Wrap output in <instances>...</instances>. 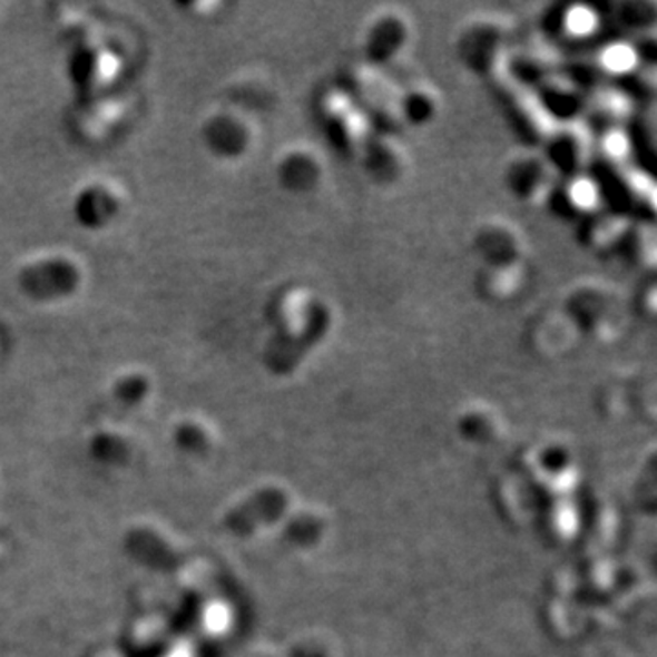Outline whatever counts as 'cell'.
<instances>
[{"label": "cell", "instance_id": "3957f363", "mask_svg": "<svg viewBox=\"0 0 657 657\" xmlns=\"http://www.w3.org/2000/svg\"><path fill=\"white\" fill-rule=\"evenodd\" d=\"M605 65L614 71H627L633 68L634 62H636V56H634V51L625 45H616L612 48H608L607 53H605Z\"/></svg>", "mask_w": 657, "mask_h": 657}, {"label": "cell", "instance_id": "277c9868", "mask_svg": "<svg viewBox=\"0 0 657 657\" xmlns=\"http://www.w3.org/2000/svg\"><path fill=\"white\" fill-rule=\"evenodd\" d=\"M571 199L579 207H591L597 199L596 187L590 182H587V179H581V182H577L571 187Z\"/></svg>", "mask_w": 657, "mask_h": 657}, {"label": "cell", "instance_id": "7a4b0ae2", "mask_svg": "<svg viewBox=\"0 0 657 657\" xmlns=\"http://www.w3.org/2000/svg\"><path fill=\"white\" fill-rule=\"evenodd\" d=\"M119 213V202L114 190L90 187L77 197L76 214L82 225L90 228L107 225Z\"/></svg>", "mask_w": 657, "mask_h": 657}, {"label": "cell", "instance_id": "8992f818", "mask_svg": "<svg viewBox=\"0 0 657 657\" xmlns=\"http://www.w3.org/2000/svg\"><path fill=\"white\" fill-rule=\"evenodd\" d=\"M607 150L616 161H622L628 153V143L627 139H625V136L619 134V131H612V134L607 137Z\"/></svg>", "mask_w": 657, "mask_h": 657}, {"label": "cell", "instance_id": "6da1fadb", "mask_svg": "<svg viewBox=\"0 0 657 657\" xmlns=\"http://www.w3.org/2000/svg\"><path fill=\"white\" fill-rule=\"evenodd\" d=\"M81 282L79 268L65 258H45L28 265L21 273V287L31 298L57 300L76 291Z\"/></svg>", "mask_w": 657, "mask_h": 657}, {"label": "cell", "instance_id": "5b68a950", "mask_svg": "<svg viewBox=\"0 0 657 657\" xmlns=\"http://www.w3.org/2000/svg\"><path fill=\"white\" fill-rule=\"evenodd\" d=\"M596 24V17L588 10H573L568 17V26L576 33H587Z\"/></svg>", "mask_w": 657, "mask_h": 657}]
</instances>
